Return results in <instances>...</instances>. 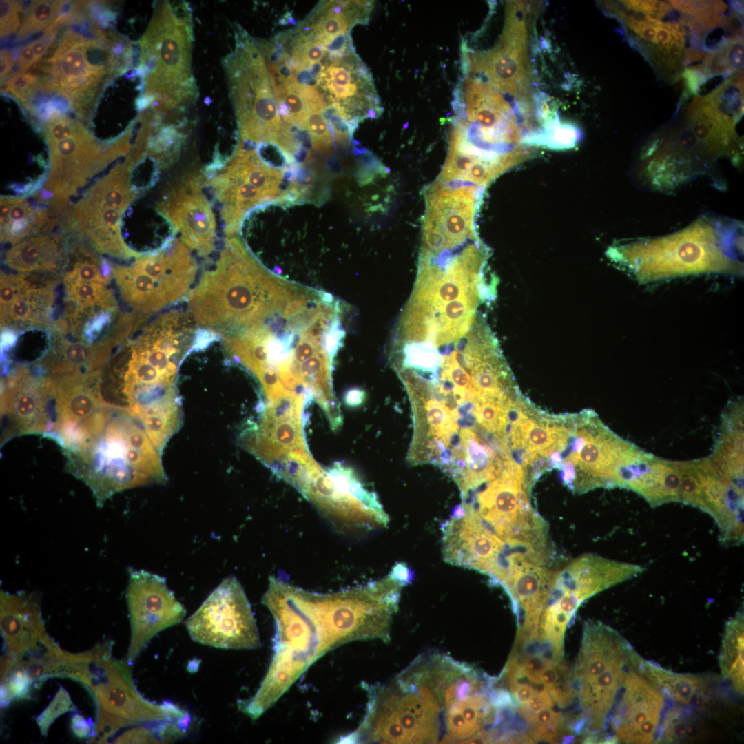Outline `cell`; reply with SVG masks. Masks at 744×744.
Listing matches in <instances>:
<instances>
[{"label": "cell", "mask_w": 744, "mask_h": 744, "mask_svg": "<svg viewBox=\"0 0 744 744\" xmlns=\"http://www.w3.org/2000/svg\"><path fill=\"white\" fill-rule=\"evenodd\" d=\"M115 743H167L165 721L154 722L151 727L139 726L130 729L119 737Z\"/></svg>", "instance_id": "38"}, {"label": "cell", "mask_w": 744, "mask_h": 744, "mask_svg": "<svg viewBox=\"0 0 744 744\" xmlns=\"http://www.w3.org/2000/svg\"><path fill=\"white\" fill-rule=\"evenodd\" d=\"M134 725L130 721L114 716L107 712L97 710L96 724L93 734L90 736L91 743H104L107 738L113 736L119 729Z\"/></svg>", "instance_id": "39"}, {"label": "cell", "mask_w": 744, "mask_h": 744, "mask_svg": "<svg viewBox=\"0 0 744 744\" xmlns=\"http://www.w3.org/2000/svg\"><path fill=\"white\" fill-rule=\"evenodd\" d=\"M304 129L307 130L313 147L323 152H329L333 145L331 128L322 112L309 110L306 116Z\"/></svg>", "instance_id": "37"}, {"label": "cell", "mask_w": 744, "mask_h": 744, "mask_svg": "<svg viewBox=\"0 0 744 744\" xmlns=\"http://www.w3.org/2000/svg\"><path fill=\"white\" fill-rule=\"evenodd\" d=\"M373 7L371 1H322L297 27L327 44L340 35L349 34L354 25L366 24Z\"/></svg>", "instance_id": "29"}, {"label": "cell", "mask_w": 744, "mask_h": 744, "mask_svg": "<svg viewBox=\"0 0 744 744\" xmlns=\"http://www.w3.org/2000/svg\"><path fill=\"white\" fill-rule=\"evenodd\" d=\"M743 612L739 610L726 623L719 654V668L723 680L740 694H743Z\"/></svg>", "instance_id": "34"}, {"label": "cell", "mask_w": 744, "mask_h": 744, "mask_svg": "<svg viewBox=\"0 0 744 744\" xmlns=\"http://www.w3.org/2000/svg\"><path fill=\"white\" fill-rule=\"evenodd\" d=\"M70 711H76V707L68 691L61 685L50 704L36 718L41 734L46 736L53 722L61 714Z\"/></svg>", "instance_id": "36"}, {"label": "cell", "mask_w": 744, "mask_h": 744, "mask_svg": "<svg viewBox=\"0 0 744 744\" xmlns=\"http://www.w3.org/2000/svg\"><path fill=\"white\" fill-rule=\"evenodd\" d=\"M71 729L76 736L85 738L91 736L92 725L84 716L74 714L71 719Z\"/></svg>", "instance_id": "45"}, {"label": "cell", "mask_w": 744, "mask_h": 744, "mask_svg": "<svg viewBox=\"0 0 744 744\" xmlns=\"http://www.w3.org/2000/svg\"><path fill=\"white\" fill-rule=\"evenodd\" d=\"M186 300L200 329L226 337L258 325L281 303L289 281L263 266L238 236L225 238Z\"/></svg>", "instance_id": "4"}, {"label": "cell", "mask_w": 744, "mask_h": 744, "mask_svg": "<svg viewBox=\"0 0 744 744\" xmlns=\"http://www.w3.org/2000/svg\"><path fill=\"white\" fill-rule=\"evenodd\" d=\"M442 532L446 562L491 577L495 575L504 557V543L471 510L463 504L458 506L443 524Z\"/></svg>", "instance_id": "25"}, {"label": "cell", "mask_w": 744, "mask_h": 744, "mask_svg": "<svg viewBox=\"0 0 744 744\" xmlns=\"http://www.w3.org/2000/svg\"><path fill=\"white\" fill-rule=\"evenodd\" d=\"M699 482L695 507L710 514L719 526L724 546L743 541V490L723 479L710 458L692 460Z\"/></svg>", "instance_id": "28"}, {"label": "cell", "mask_w": 744, "mask_h": 744, "mask_svg": "<svg viewBox=\"0 0 744 744\" xmlns=\"http://www.w3.org/2000/svg\"><path fill=\"white\" fill-rule=\"evenodd\" d=\"M652 674L672 701L683 705L701 709L708 700V680L703 676L678 674L650 662Z\"/></svg>", "instance_id": "33"}, {"label": "cell", "mask_w": 744, "mask_h": 744, "mask_svg": "<svg viewBox=\"0 0 744 744\" xmlns=\"http://www.w3.org/2000/svg\"><path fill=\"white\" fill-rule=\"evenodd\" d=\"M199 331L187 304L167 309L138 324L102 369L104 399L139 423L181 406L179 369Z\"/></svg>", "instance_id": "2"}, {"label": "cell", "mask_w": 744, "mask_h": 744, "mask_svg": "<svg viewBox=\"0 0 744 744\" xmlns=\"http://www.w3.org/2000/svg\"><path fill=\"white\" fill-rule=\"evenodd\" d=\"M0 624L6 649L2 659L10 664L58 645L47 633L39 602L31 594L1 590Z\"/></svg>", "instance_id": "27"}, {"label": "cell", "mask_w": 744, "mask_h": 744, "mask_svg": "<svg viewBox=\"0 0 744 744\" xmlns=\"http://www.w3.org/2000/svg\"><path fill=\"white\" fill-rule=\"evenodd\" d=\"M479 196L476 187L464 183L437 180L426 188L419 254L453 252L479 240L475 227Z\"/></svg>", "instance_id": "15"}, {"label": "cell", "mask_w": 744, "mask_h": 744, "mask_svg": "<svg viewBox=\"0 0 744 744\" xmlns=\"http://www.w3.org/2000/svg\"><path fill=\"white\" fill-rule=\"evenodd\" d=\"M101 30H68L41 62L40 87L65 97L79 112L90 105L108 75L118 68V52Z\"/></svg>", "instance_id": "11"}, {"label": "cell", "mask_w": 744, "mask_h": 744, "mask_svg": "<svg viewBox=\"0 0 744 744\" xmlns=\"http://www.w3.org/2000/svg\"><path fill=\"white\" fill-rule=\"evenodd\" d=\"M686 81V85L693 94H697L699 87L707 81L708 76L697 67L687 68L683 73Z\"/></svg>", "instance_id": "43"}, {"label": "cell", "mask_w": 744, "mask_h": 744, "mask_svg": "<svg viewBox=\"0 0 744 744\" xmlns=\"http://www.w3.org/2000/svg\"><path fill=\"white\" fill-rule=\"evenodd\" d=\"M401 583L393 576L344 590L317 593L270 577L262 603L273 617V655L252 705L265 712L326 652L353 641L390 640Z\"/></svg>", "instance_id": "1"}, {"label": "cell", "mask_w": 744, "mask_h": 744, "mask_svg": "<svg viewBox=\"0 0 744 744\" xmlns=\"http://www.w3.org/2000/svg\"><path fill=\"white\" fill-rule=\"evenodd\" d=\"M63 6V1H32L19 28L18 38H24L44 29L47 30L61 16Z\"/></svg>", "instance_id": "35"}, {"label": "cell", "mask_w": 744, "mask_h": 744, "mask_svg": "<svg viewBox=\"0 0 744 744\" xmlns=\"http://www.w3.org/2000/svg\"><path fill=\"white\" fill-rule=\"evenodd\" d=\"M321 65L315 89L326 107H333L353 132L364 119L382 114L372 75L354 48L340 56L326 57Z\"/></svg>", "instance_id": "19"}, {"label": "cell", "mask_w": 744, "mask_h": 744, "mask_svg": "<svg viewBox=\"0 0 744 744\" xmlns=\"http://www.w3.org/2000/svg\"><path fill=\"white\" fill-rule=\"evenodd\" d=\"M64 453L66 471L90 487L99 508L116 493L167 481L161 453L140 423L118 407L101 432Z\"/></svg>", "instance_id": "5"}, {"label": "cell", "mask_w": 744, "mask_h": 744, "mask_svg": "<svg viewBox=\"0 0 744 744\" xmlns=\"http://www.w3.org/2000/svg\"><path fill=\"white\" fill-rule=\"evenodd\" d=\"M711 462L719 475L743 490V403L733 402L725 411Z\"/></svg>", "instance_id": "31"}, {"label": "cell", "mask_w": 744, "mask_h": 744, "mask_svg": "<svg viewBox=\"0 0 744 744\" xmlns=\"http://www.w3.org/2000/svg\"><path fill=\"white\" fill-rule=\"evenodd\" d=\"M525 25L517 12L506 14L502 35L488 51L462 46L463 73L480 74L498 92L517 95L528 74Z\"/></svg>", "instance_id": "24"}, {"label": "cell", "mask_w": 744, "mask_h": 744, "mask_svg": "<svg viewBox=\"0 0 744 744\" xmlns=\"http://www.w3.org/2000/svg\"><path fill=\"white\" fill-rule=\"evenodd\" d=\"M53 378L19 365L3 381L1 415L6 423L3 441L14 435L50 434L56 419Z\"/></svg>", "instance_id": "20"}, {"label": "cell", "mask_w": 744, "mask_h": 744, "mask_svg": "<svg viewBox=\"0 0 744 744\" xmlns=\"http://www.w3.org/2000/svg\"><path fill=\"white\" fill-rule=\"evenodd\" d=\"M198 265L178 237L130 265H112L118 296L131 313L152 317L185 302L196 282Z\"/></svg>", "instance_id": "9"}, {"label": "cell", "mask_w": 744, "mask_h": 744, "mask_svg": "<svg viewBox=\"0 0 744 744\" xmlns=\"http://www.w3.org/2000/svg\"><path fill=\"white\" fill-rule=\"evenodd\" d=\"M539 679L544 688L550 693L558 684V664L548 665L541 673Z\"/></svg>", "instance_id": "44"}, {"label": "cell", "mask_w": 744, "mask_h": 744, "mask_svg": "<svg viewBox=\"0 0 744 744\" xmlns=\"http://www.w3.org/2000/svg\"><path fill=\"white\" fill-rule=\"evenodd\" d=\"M1 80H2L10 71L13 65L12 54L6 50L1 52Z\"/></svg>", "instance_id": "49"}, {"label": "cell", "mask_w": 744, "mask_h": 744, "mask_svg": "<svg viewBox=\"0 0 744 744\" xmlns=\"http://www.w3.org/2000/svg\"><path fill=\"white\" fill-rule=\"evenodd\" d=\"M50 154L45 180L36 199L56 212L91 178L132 149L130 137L125 134L112 145L102 147L94 136L77 120L53 113L43 127Z\"/></svg>", "instance_id": "6"}, {"label": "cell", "mask_w": 744, "mask_h": 744, "mask_svg": "<svg viewBox=\"0 0 744 744\" xmlns=\"http://www.w3.org/2000/svg\"><path fill=\"white\" fill-rule=\"evenodd\" d=\"M21 9V3L16 1H1V37L10 35L19 28V12Z\"/></svg>", "instance_id": "41"}, {"label": "cell", "mask_w": 744, "mask_h": 744, "mask_svg": "<svg viewBox=\"0 0 744 744\" xmlns=\"http://www.w3.org/2000/svg\"><path fill=\"white\" fill-rule=\"evenodd\" d=\"M559 716H561L560 714L556 712L550 707H546L537 712L529 715L526 719L532 725L537 726L547 723Z\"/></svg>", "instance_id": "46"}, {"label": "cell", "mask_w": 744, "mask_h": 744, "mask_svg": "<svg viewBox=\"0 0 744 744\" xmlns=\"http://www.w3.org/2000/svg\"><path fill=\"white\" fill-rule=\"evenodd\" d=\"M130 663L112 656L111 643H105L83 653H70L65 677L83 683L94 695L97 710L134 724L176 721L188 712L172 702L156 704L144 699L132 679Z\"/></svg>", "instance_id": "10"}, {"label": "cell", "mask_w": 744, "mask_h": 744, "mask_svg": "<svg viewBox=\"0 0 744 744\" xmlns=\"http://www.w3.org/2000/svg\"><path fill=\"white\" fill-rule=\"evenodd\" d=\"M285 170L269 165L255 149L240 145L223 163L206 169L203 183L220 205L225 238L238 236L249 211L280 201L287 187Z\"/></svg>", "instance_id": "12"}, {"label": "cell", "mask_w": 744, "mask_h": 744, "mask_svg": "<svg viewBox=\"0 0 744 744\" xmlns=\"http://www.w3.org/2000/svg\"><path fill=\"white\" fill-rule=\"evenodd\" d=\"M39 80L36 75L30 73L19 74L6 81L3 87L21 101H25L37 86Z\"/></svg>", "instance_id": "40"}, {"label": "cell", "mask_w": 744, "mask_h": 744, "mask_svg": "<svg viewBox=\"0 0 744 744\" xmlns=\"http://www.w3.org/2000/svg\"><path fill=\"white\" fill-rule=\"evenodd\" d=\"M577 419L576 447L566 462L576 468L570 484L581 493L597 487H615L619 470L639 448L611 431L592 411Z\"/></svg>", "instance_id": "18"}, {"label": "cell", "mask_w": 744, "mask_h": 744, "mask_svg": "<svg viewBox=\"0 0 744 744\" xmlns=\"http://www.w3.org/2000/svg\"><path fill=\"white\" fill-rule=\"evenodd\" d=\"M488 251L473 241L447 254L419 258L413 291L397 322L395 343L442 344L465 335L481 304L493 297L486 276Z\"/></svg>", "instance_id": "3"}, {"label": "cell", "mask_w": 744, "mask_h": 744, "mask_svg": "<svg viewBox=\"0 0 744 744\" xmlns=\"http://www.w3.org/2000/svg\"><path fill=\"white\" fill-rule=\"evenodd\" d=\"M670 699L655 681L649 661L641 660L630 671L612 723L614 743H661Z\"/></svg>", "instance_id": "22"}, {"label": "cell", "mask_w": 744, "mask_h": 744, "mask_svg": "<svg viewBox=\"0 0 744 744\" xmlns=\"http://www.w3.org/2000/svg\"><path fill=\"white\" fill-rule=\"evenodd\" d=\"M30 273H6L0 278L1 330L17 332L50 328L59 279H30Z\"/></svg>", "instance_id": "26"}, {"label": "cell", "mask_w": 744, "mask_h": 744, "mask_svg": "<svg viewBox=\"0 0 744 744\" xmlns=\"http://www.w3.org/2000/svg\"><path fill=\"white\" fill-rule=\"evenodd\" d=\"M135 167L125 157L87 189L71 214L72 228L97 252L123 260L137 258L121 228L124 213L141 194L132 183Z\"/></svg>", "instance_id": "13"}, {"label": "cell", "mask_w": 744, "mask_h": 744, "mask_svg": "<svg viewBox=\"0 0 744 744\" xmlns=\"http://www.w3.org/2000/svg\"><path fill=\"white\" fill-rule=\"evenodd\" d=\"M37 60L30 44L25 46L19 55L18 69L19 74L25 72L31 66L36 64Z\"/></svg>", "instance_id": "47"}, {"label": "cell", "mask_w": 744, "mask_h": 744, "mask_svg": "<svg viewBox=\"0 0 744 744\" xmlns=\"http://www.w3.org/2000/svg\"><path fill=\"white\" fill-rule=\"evenodd\" d=\"M185 625L191 638L205 645L237 650L260 646L250 603L233 575L221 581Z\"/></svg>", "instance_id": "14"}, {"label": "cell", "mask_w": 744, "mask_h": 744, "mask_svg": "<svg viewBox=\"0 0 744 744\" xmlns=\"http://www.w3.org/2000/svg\"><path fill=\"white\" fill-rule=\"evenodd\" d=\"M236 107L240 141L273 142L285 126L270 73L256 46L240 45Z\"/></svg>", "instance_id": "17"}, {"label": "cell", "mask_w": 744, "mask_h": 744, "mask_svg": "<svg viewBox=\"0 0 744 744\" xmlns=\"http://www.w3.org/2000/svg\"><path fill=\"white\" fill-rule=\"evenodd\" d=\"M68 254L63 236L47 231L12 246L6 252L3 262L23 273H56L61 267L64 269Z\"/></svg>", "instance_id": "30"}, {"label": "cell", "mask_w": 744, "mask_h": 744, "mask_svg": "<svg viewBox=\"0 0 744 744\" xmlns=\"http://www.w3.org/2000/svg\"><path fill=\"white\" fill-rule=\"evenodd\" d=\"M552 705V697L546 689H543L536 692L526 704L521 705V712L526 718L541 709L551 707Z\"/></svg>", "instance_id": "42"}, {"label": "cell", "mask_w": 744, "mask_h": 744, "mask_svg": "<svg viewBox=\"0 0 744 744\" xmlns=\"http://www.w3.org/2000/svg\"><path fill=\"white\" fill-rule=\"evenodd\" d=\"M365 397L364 391L353 389L348 391L344 396V402L349 406L355 407L362 404Z\"/></svg>", "instance_id": "48"}, {"label": "cell", "mask_w": 744, "mask_h": 744, "mask_svg": "<svg viewBox=\"0 0 744 744\" xmlns=\"http://www.w3.org/2000/svg\"><path fill=\"white\" fill-rule=\"evenodd\" d=\"M448 138L464 152L490 162L512 160L520 130L514 110L496 89L463 73L453 92Z\"/></svg>", "instance_id": "7"}, {"label": "cell", "mask_w": 744, "mask_h": 744, "mask_svg": "<svg viewBox=\"0 0 744 744\" xmlns=\"http://www.w3.org/2000/svg\"><path fill=\"white\" fill-rule=\"evenodd\" d=\"M712 225L701 219L668 236L613 248L609 255L642 282L736 271V262L723 251L718 232Z\"/></svg>", "instance_id": "8"}, {"label": "cell", "mask_w": 744, "mask_h": 744, "mask_svg": "<svg viewBox=\"0 0 744 744\" xmlns=\"http://www.w3.org/2000/svg\"><path fill=\"white\" fill-rule=\"evenodd\" d=\"M126 599L131 638L125 659L131 663L158 633L181 623L186 610L165 577L145 570H129Z\"/></svg>", "instance_id": "23"}, {"label": "cell", "mask_w": 744, "mask_h": 744, "mask_svg": "<svg viewBox=\"0 0 744 744\" xmlns=\"http://www.w3.org/2000/svg\"><path fill=\"white\" fill-rule=\"evenodd\" d=\"M57 220L47 209L34 207L24 196L1 197L0 234L3 243L14 245L47 232Z\"/></svg>", "instance_id": "32"}, {"label": "cell", "mask_w": 744, "mask_h": 744, "mask_svg": "<svg viewBox=\"0 0 744 744\" xmlns=\"http://www.w3.org/2000/svg\"><path fill=\"white\" fill-rule=\"evenodd\" d=\"M101 371L50 375L55 384L56 419L50 435L53 433L64 452L77 449L98 434L112 415L114 406L103 396Z\"/></svg>", "instance_id": "16"}, {"label": "cell", "mask_w": 744, "mask_h": 744, "mask_svg": "<svg viewBox=\"0 0 744 744\" xmlns=\"http://www.w3.org/2000/svg\"><path fill=\"white\" fill-rule=\"evenodd\" d=\"M203 185L202 174H186L169 186L155 208L182 242L207 262L216 250L217 227Z\"/></svg>", "instance_id": "21"}]
</instances>
